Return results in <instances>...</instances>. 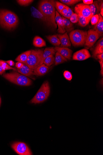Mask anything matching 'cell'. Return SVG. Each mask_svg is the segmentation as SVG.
Segmentation results:
<instances>
[{
    "label": "cell",
    "instance_id": "cell-1",
    "mask_svg": "<svg viewBox=\"0 0 103 155\" xmlns=\"http://www.w3.org/2000/svg\"><path fill=\"white\" fill-rule=\"evenodd\" d=\"M54 1L45 0L40 2L39 6V10L47 20L48 25L56 29L57 25L55 21L56 8Z\"/></svg>",
    "mask_w": 103,
    "mask_h": 155
},
{
    "label": "cell",
    "instance_id": "cell-2",
    "mask_svg": "<svg viewBox=\"0 0 103 155\" xmlns=\"http://www.w3.org/2000/svg\"><path fill=\"white\" fill-rule=\"evenodd\" d=\"M18 17L11 11L0 10V25L5 29L11 30L15 28L18 24Z\"/></svg>",
    "mask_w": 103,
    "mask_h": 155
},
{
    "label": "cell",
    "instance_id": "cell-3",
    "mask_svg": "<svg viewBox=\"0 0 103 155\" xmlns=\"http://www.w3.org/2000/svg\"><path fill=\"white\" fill-rule=\"evenodd\" d=\"M43 49L32 50L24 64L29 68L34 70L43 63Z\"/></svg>",
    "mask_w": 103,
    "mask_h": 155
},
{
    "label": "cell",
    "instance_id": "cell-4",
    "mask_svg": "<svg viewBox=\"0 0 103 155\" xmlns=\"http://www.w3.org/2000/svg\"><path fill=\"white\" fill-rule=\"evenodd\" d=\"M3 77L9 81L19 86H28L32 84V81L30 78L17 72L5 74Z\"/></svg>",
    "mask_w": 103,
    "mask_h": 155
},
{
    "label": "cell",
    "instance_id": "cell-5",
    "mask_svg": "<svg viewBox=\"0 0 103 155\" xmlns=\"http://www.w3.org/2000/svg\"><path fill=\"white\" fill-rule=\"evenodd\" d=\"M50 87L49 82H44L36 94L31 101L32 104H37L43 103L48 98L50 94Z\"/></svg>",
    "mask_w": 103,
    "mask_h": 155
},
{
    "label": "cell",
    "instance_id": "cell-6",
    "mask_svg": "<svg viewBox=\"0 0 103 155\" xmlns=\"http://www.w3.org/2000/svg\"><path fill=\"white\" fill-rule=\"evenodd\" d=\"M87 35L86 31L80 30L72 31L69 34L70 41L74 46L83 45L85 43Z\"/></svg>",
    "mask_w": 103,
    "mask_h": 155
},
{
    "label": "cell",
    "instance_id": "cell-7",
    "mask_svg": "<svg viewBox=\"0 0 103 155\" xmlns=\"http://www.w3.org/2000/svg\"><path fill=\"white\" fill-rule=\"evenodd\" d=\"M75 12L78 15H81L91 20L92 16L89 5L79 4L75 8Z\"/></svg>",
    "mask_w": 103,
    "mask_h": 155
},
{
    "label": "cell",
    "instance_id": "cell-8",
    "mask_svg": "<svg viewBox=\"0 0 103 155\" xmlns=\"http://www.w3.org/2000/svg\"><path fill=\"white\" fill-rule=\"evenodd\" d=\"M11 147L18 154L20 155H31L32 153L26 144L21 142L14 143Z\"/></svg>",
    "mask_w": 103,
    "mask_h": 155
},
{
    "label": "cell",
    "instance_id": "cell-9",
    "mask_svg": "<svg viewBox=\"0 0 103 155\" xmlns=\"http://www.w3.org/2000/svg\"><path fill=\"white\" fill-rule=\"evenodd\" d=\"M87 35L85 46L88 48H92L100 38L98 33L94 29H90L87 32Z\"/></svg>",
    "mask_w": 103,
    "mask_h": 155
},
{
    "label": "cell",
    "instance_id": "cell-10",
    "mask_svg": "<svg viewBox=\"0 0 103 155\" xmlns=\"http://www.w3.org/2000/svg\"><path fill=\"white\" fill-rule=\"evenodd\" d=\"M91 56L89 51L86 49H83L74 53L72 59L73 60L83 61L89 58Z\"/></svg>",
    "mask_w": 103,
    "mask_h": 155
},
{
    "label": "cell",
    "instance_id": "cell-11",
    "mask_svg": "<svg viewBox=\"0 0 103 155\" xmlns=\"http://www.w3.org/2000/svg\"><path fill=\"white\" fill-rule=\"evenodd\" d=\"M54 49L66 59L70 60L72 51L69 48L66 47H56Z\"/></svg>",
    "mask_w": 103,
    "mask_h": 155
},
{
    "label": "cell",
    "instance_id": "cell-12",
    "mask_svg": "<svg viewBox=\"0 0 103 155\" xmlns=\"http://www.w3.org/2000/svg\"><path fill=\"white\" fill-rule=\"evenodd\" d=\"M55 21L57 26H58L57 31L58 33L62 34L65 33L66 31L65 29L62 17L57 11H56Z\"/></svg>",
    "mask_w": 103,
    "mask_h": 155
},
{
    "label": "cell",
    "instance_id": "cell-13",
    "mask_svg": "<svg viewBox=\"0 0 103 155\" xmlns=\"http://www.w3.org/2000/svg\"><path fill=\"white\" fill-rule=\"evenodd\" d=\"M58 38L60 39L61 41L60 46L61 47H68L71 46V43L69 38L67 32L63 35H57Z\"/></svg>",
    "mask_w": 103,
    "mask_h": 155
},
{
    "label": "cell",
    "instance_id": "cell-14",
    "mask_svg": "<svg viewBox=\"0 0 103 155\" xmlns=\"http://www.w3.org/2000/svg\"><path fill=\"white\" fill-rule=\"evenodd\" d=\"M31 11L32 17L38 19L48 25L47 20L40 11L33 6L31 7Z\"/></svg>",
    "mask_w": 103,
    "mask_h": 155
},
{
    "label": "cell",
    "instance_id": "cell-15",
    "mask_svg": "<svg viewBox=\"0 0 103 155\" xmlns=\"http://www.w3.org/2000/svg\"><path fill=\"white\" fill-rule=\"evenodd\" d=\"M49 67L43 64L34 70V75L42 76L47 74L49 71Z\"/></svg>",
    "mask_w": 103,
    "mask_h": 155
},
{
    "label": "cell",
    "instance_id": "cell-16",
    "mask_svg": "<svg viewBox=\"0 0 103 155\" xmlns=\"http://www.w3.org/2000/svg\"><path fill=\"white\" fill-rule=\"evenodd\" d=\"M18 72L21 74L26 77H31L34 75V70L29 68L25 64L21 68L18 69Z\"/></svg>",
    "mask_w": 103,
    "mask_h": 155
},
{
    "label": "cell",
    "instance_id": "cell-17",
    "mask_svg": "<svg viewBox=\"0 0 103 155\" xmlns=\"http://www.w3.org/2000/svg\"><path fill=\"white\" fill-rule=\"evenodd\" d=\"M99 20L98 22L96 25L95 31L98 33L100 37L103 35V18L100 13L98 14Z\"/></svg>",
    "mask_w": 103,
    "mask_h": 155
},
{
    "label": "cell",
    "instance_id": "cell-18",
    "mask_svg": "<svg viewBox=\"0 0 103 155\" xmlns=\"http://www.w3.org/2000/svg\"><path fill=\"white\" fill-rule=\"evenodd\" d=\"M103 53V38L100 40L97 44L93 52V56L94 57L98 54Z\"/></svg>",
    "mask_w": 103,
    "mask_h": 155
},
{
    "label": "cell",
    "instance_id": "cell-19",
    "mask_svg": "<svg viewBox=\"0 0 103 155\" xmlns=\"http://www.w3.org/2000/svg\"><path fill=\"white\" fill-rule=\"evenodd\" d=\"M33 45L36 47L42 48L46 46V42L42 38L36 36L33 40Z\"/></svg>",
    "mask_w": 103,
    "mask_h": 155
},
{
    "label": "cell",
    "instance_id": "cell-20",
    "mask_svg": "<svg viewBox=\"0 0 103 155\" xmlns=\"http://www.w3.org/2000/svg\"><path fill=\"white\" fill-rule=\"evenodd\" d=\"M50 43L56 47H60L61 41L57 35H49L46 37Z\"/></svg>",
    "mask_w": 103,
    "mask_h": 155
},
{
    "label": "cell",
    "instance_id": "cell-21",
    "mask_svg": "<svg viewBox=\"0 0 103 155\" xmlns=\"http://www.w3.org/2000/svg\"><path fill=\"white\" fill-rule=\"evenodd\" d=\"M31 52V51L29 50L24 52L18 56L16 59V61L24 64Z\"/></svg>",
    "mask_w": 103,
    "mask_h": 155
},
{
    "label": "cell",
    "instance_id": "cell-22",
    "mask_svg": "<svg viewBox=\"0 0 103 155\" xmlns=\"http://www.w3.org/2000/svg\"><path fill=\"white\" fill-rule=\"evenodd\" d=\"M65 29L68 32L72 31L74 29L73 24L68 19L62 17Z\"/></svg>",
    "mask_w": 103,
    "mask_h": 155
},
{
    "label": "cell",
    "instance_id": "cell-23",
    "mask_svg": "<svg viewBox=\"0 0 103 155\" xmlns=\"http://www.w3.org/2000/svg\"><path fill=\"white\" fill-rule=\"evenodd\" d=\"M92 16L98 15L100 11L98 2L95 1L92 4L89 5Z\"/></svg>",
    "mask_w": 103,
    "mask_h": 155
},
{
    "label": "cell",
    "instance_id": "cell-24",
    "mask_svg": "<svg viewBox=\"0 0 103 155\" xmlns=\"http://www.w3.org/2000/svg\"><path fill=\"white\" fill-rule=\"evenodd\" d=\"M56 51L53 47L46 48L43 51V59L44 62V60L49 56L54 55L56 53Z\"/></svg>",
    "mask_w": 103,
    "mask_h": 155
},
{
    "label": "cell",
    "instance_id": "cell-25",
    "mask_svg": "<svg viewBox=\"0 0 103 155\" xmlns=\"http://www.w3.org/2000/svg\"><path fill=\"white\" fill-rule=\"evenodd\" d=\"M67 60L61 54L58 52L56 53L54 62L56 65L62 64Z\"/></svg>",
    "mask_w": 103,
    "mask_h": 155
},
{
    "label": "cell",
    "instance_id": "cell-26",
    "mask_svg": "<svg viewBox=\"0 0 103 155\" xmlns=\"http://www.w3.org/2000/svg\"><path fill=\"white\" fill-rule=\"evenodd\" d=\"M79 16V25L82 27L86 26L89 23L90 20L88 19L85 18L81 15Z\"/></svg>",
    "mask_w": 103,
    "mask_h": 155
},
{
    "label": "cell",
    "instance_id": "cell-27",
    "mask_svg": "<svg viewBox=\"0 0 103 155\" xmlns=\"http://www.w3.org/2000/svg\"><path fill=\"white\" fill-rule=\"evenodd\" d=\"M54 61L53 55H51L44 60L43 64L48 67H50L54 63Z\"/></svg>",
    "mask_w": 103,
    "mask_h": 155
},
{
    "label": "cell",
    "instance_id": "cell-28",
    "mask_svg": "<svg viewBox=\"0 0 103 155\" xmlns=\"http://www.w3.org/2000/svg\"><path fill=\"white\" fill-rule=\"evenodd\" d=\"M66 6V5L59 2H56L55 3V7L56 9L57 12L60 13L63 9Z\"/></svg>",
    "mask_w": 103,
    "mask_h": 155
},
{
    "label": "cell",
    "instance_id": "cell-29",
    "mask_svg": "<svg viewBox=\"0 0 103 155\" xmlns=\"http://www.w3.org/2000/svg\"><path fill=\"white\" fill-rule=\"evenodd\" d=\"M60 1L64 5H72L78 3L81 1H79V0H60Z\"/></svg>",
    "mask_w": 103,
    "mask_h": 155
},
{
    "label": "cell",
    "instance_id": "cell-30",
    "mask_svg": "<svg viewBox=\"0 0 103 155\" xmlns=\"http://www.w3.org/2000/svg\"><path fill=\"white\" fill-rule=\"evenodd\" d=\"M0 64H1L2 67L5 71L9 69L16 70L15 69H14V68L11 67L4 61L0 60Z\"/></svg>",
    "mask_w": 103,
    "mask_h": 155
},
{
    "label": "cell",
    "instance_id": "cell-31",
    "mask_svg": "<svg viewBox=\"0 0 103 155\" xmlns=\"http://www.w3.org/2000/svg\"><path fill=\"white\" fill-rule=\"evenodd\" d=\"M32 0H18L17 1L18 4L21 6H27L32 3Z\"/></svg>",
    "mask_w": 103,
    "mask_h": 155
},
{
    "label": "cell",
    "instance_id": "cell-32",
    "mask_svg": "<svg viewBox=\"0 0 103 155\" xmlns=\"http://www.w3.org/2000/svg\"><path fill=\"white\" fill-rule=\"evenodd\" d=\"M69 20L72 23H77L79 21V16L76 13H73Z\"/></svg>",
    "mask_w": 103,
    "mask_h": 155
},
{
    "label": "cell",
    "instance_id": "cell-33",
    "mask_svg": "<svg viewBox=\"0 0 103 155\" xmlns=\"http://www.w3.org/2000/svg\"><path fill=\"white\" fill-rule=\"evenodd\" d=\"M91 23L92 25H96L98 22L99 17L98 15L92 16L91 18Z\"/></svg>",
    "mask_w": 103,
    "mask_h": 155
},
{
    "label": "cell",
    "instance_id": "cell-34",
    "mask_svg": "<svg viewBox=\"0 0 103 155\" xmlns=\"http://www.w3.org/2000/svg\"><path fill=\"white\" fill-rule=\"evenodd\" d=\"M64 78L67 80L70 81L72 79L71 73L68 71H65L63 74Z\"/></svg>",
    "mask_w": 103,
    "mask_h": 155
},
{
    "label": "cell",
    "instance_id": "cell-35",
    "mask_svg": "<svg viewBox=\"0 0 103 155\" xmlns=\"http://www.w3.org/2000/svg\"><path fill=\"white\" fill-rule=\"evenodd\" d=\"M73 13V12L72 9L69 7L68 12L66 14V15H64L63 16L68 19H69Z\"/></svg>",
    "mask_w": 103,
    "mask_h": 155
},
{
    "label": "cell",
    "instance_id": "cell-36",
    "mask_svg": "<svg viewBox=\"0 0 103 155\" xmlns=\"http://www.w3.org/2000/svg\"><path fill=\"white\" fill-rule=\"evenodd\" d=\"M69 7L68 6H66L63 9L60 13L62 16L66 15L68 12Z\"/></svg>",
    "mask_w": 103,
    "mask_h": 155
},
{
    "label": "cell",
    "instance_id": "cell-37",
    "mask_svg": "<svg viewBox=\"0 0 103 155\" xmlns=\"http://www.w3.org/2000/svg\"><path fill=\"white\" fill-rule=\"evenodd\" d=\"M83 2L84 4L89 5L92 4L94 2L93 0H83Z\"/></svg>",
    "mask_w": 103,
    "mask_h": 155
},
{
    "label": "cell",
    "instance_id": "cell-38",
    "mask_svg": "<svg viewBox=\"0 0 103 155\" xmlns=\"http://www.w3.org/2000/svg\"><path fill=\"white\" fill-rule=\"evenodd\" d=\"M24 64L22 63L18 62L16 63V66L18 69H20L21 68L24 66Z\"/></svg>",
    "mask_w": 103,
    "mask_h": 155
},
{
    "label": "cell",
    "instance_id": "cell-39",
    "mask_svg": "<svg viewBox=\"0 0 103 155\" xmlns=\"http://www.w3.org/2000/svg\"><path fill=\"white\" fill-rule=\"evenodd\" d=\"M95 57L99 60L103 61V53L97 55L95 56Z\"/></svg>",
    "mask_w": 103,
    "mask_h": 155
},
{
    "label": "cell",
    "instance_id": "cell-40",
    "mask_svg": "<svg viewBox=\"0 0 103 155\" xmlns=\"http://www.w3.org/2000/svg\"><path fill=\"white\" fill-rule=\"evenodd\" d=\"M5 62L8 64L9 65L11 66H14V62L11 60L8 61H5Z\"/></svg>",
    "mask_w": 103,
    "mask_h": 155
},
{
    "label": "cell",
    "instance_id": "cell-41",
    "mask_svg": "<svg viewBox=\"0 0 103 155\" xmlns=\"http://www.w3.org/2000/svg\"><path fill=\"white\" fill-rule=\"evenodd\" d=\"M5 72V71L3 69L1 64H0V75H2L3 74H4Z\"/></svg>",
    "mask_w": 103,
    "mask_h": 155
},
{
    "label": "cell",
    "instance_id": "cell-42",
    "mask_svg": "<svg viewBox=\"0 0 103 155\" xmlns=\"http://www.w3.org/2000/svg\"><path fill=\"white\" fill-rule=\"evenodd\" d=\"M99 62L100 65L101 70H103V61L99 60Z\"/></svg>",
    "mask_w": 103,
    "mask_h": 155
},
{
    "label": "cell",
    "instance_id": "cell-43",
    "mask_svg": "<svg viewBox=\"0 0 103 155\" xmlns=\"http://www.w3.org/2000/svg\"><path fill=\"white\" fill-rule=\"evenodd\" d=\"M100 15L102 17L103 16V9L100 10Z\"/></svg>",
    "mask_w": 103,
    "mask_h": 155
},
{
    "label": "cell",
    "instance_id": "cell-44",
    "mask_svg": "<svg viewBox=\"0 0 103 155\" xmlns=\"http://www.w3.org/2000/svg\"><path fill=\"white\" fill-rule=\"evenodd\" d=\"M100 10L102 9H103V3H102L100 6Z\"/></svg>",
    "mask_w": 103,
    "mask_h": 155
},
{
    "label": "cell",
    "instance_id": "cell-45",
    "mask_svg": "<svg viewBox=\"0 0 103 155\" xmlns=\"http://www.w3.org/2000/svg\"><path fill=\"white\" fill-rule=\"evenodd\" d=\"M1 97H0V107H1Z\"/></svg>",
    "mask_w": 103,
    "mask_h": 155
}]
</instances>
